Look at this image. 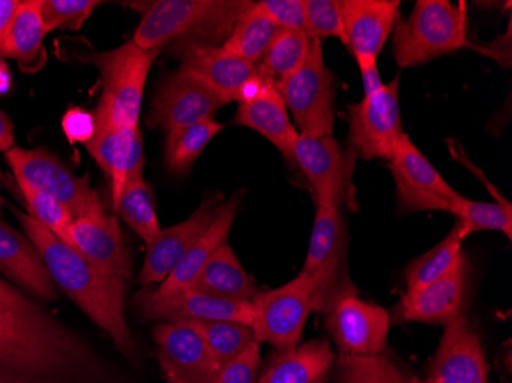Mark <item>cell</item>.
Returning <instances> with one entry per match:
<instances>
[{
  "label": "cell",
  "instance_id": "6da1fadb",
  "mask_svg": "<svg viewBox=\"0 0 512 383\" xmlns=\"http://www.w3.org/2000/svg\"><path fill=\"white\" fill-rule=\"evenodd\" d=\"M0 383H126L82 336L40 307L0 302Z\"/></svg>",
  "mask_w": 512,
  "mask_h": 383
},
{
  "label": "cell",
  "instance_id": "7a4b0ae2",
  "mask_svg": "<svg viewBox=\"0 0 512 383\" xmlns=\"http://www.w3.org/2000/svg\"><path fill=\"white\" fill-rule=\"evenodd\" d=\"M27 238L42 256L54 284L80 310L111 336L125 356L135 354V342L125 315L126 281L103 273L73 247L66 246L28 213L13 209Z\"/></svg>",
  "mask_w": 512,
  "mask_h": 383
},
{
  "label": "cell",
  "instance_id": "3957f363",
  "mask_svg": "<svg viewBox=\"0 0 512 383\" xmlns=\"http://www.w3.org/2000/svg\"><path fill=\"white\" fill-rule=\"evenodd\" d=\"M253 2L246 0H158L145 5L132 42L161 50L181 40L223 45Z\"/></svg>",
  "mask_w": 512,
  "mask_h": 383
},
{
  "label": "cell",
  "instance_id": "277c9868",
  "mask_svg": "<svg viewBox=\"0 0 512 383\" xmlns=\"http://www.w3.org/2000/svg\"><path fill=\"white\" fill-rule=\"evenodd\" d=\"M158 54L160 50H142L131 40L115 50L92 56L103 86L94 112L97 132L138 126L146 80Z\"/></svg>",
  "mask_w": 512,
  "mask_h": 383
},
{
  "label": "cell",
  "instance_id": "5b68a950",
  "mask_svg": "<svg viewBox=\"0 0 512 383\" xmlns=\"http://www.w3.org/2000/svg\"><path fill=\"white\" fill-rule=\"evenodd\" d=\"M467 7L448 0H419L393 30L394 59L401 68L421 66L468 45Z\"/></svg>",
  "mask_w": 512,
  "mask_h": 383
},
{
  "label": "cell",
  "instance_id": "8992f818",
  "mask_svg": "<svg viewBox=\"0 0 512 383\" xmlns=\"http://www.w3.org/2000/svg\"><path fill=\"white\" fill-rule=\"evenodd\" d=\"M318 313L324 316L339 356H378L387 351L390 313L379 305L362 301L352 282L325 299Z\"/></svg>",
  "mask_w": 512,
  "mask_h": 383
},
{
  "label": "cell",
  "instance_id": "52a82bcc",
  "mask_svg": "<svg viewBox=\"0 0 512 383\" xmlns=\"http://www.w3.org/2000/svg\"><path fill=\"white\" fill-rule=\"evenodd\" d=\"M276 85L287 111L295 118L299 134L332 137L335 128V79L325 65L321 40H313L312 50L304 63Z\"/></svg>",
  "mask_w": 512,
  "mask_h": 383
},
{
  "label": "cell",
  "instance_id": "ba28073f",
  "mask_svg": "<svg viewBox=\"0 0 512 383\" xmlns=\"http://www.w3.org/2000/svg\"><path fill=\"white\" fill-rule=\"evenodd\" d=\"M17 181L50 195L71 212L74 220L105 213L102 200L92 189L88 177H77L45 149L11 148L5 154Z\"/></svg>",
  "mask_w": 512,
  "mask_h": 383
},
{
  "label": "cell",
  "instance_id": "9c48e42d",
  "mask_svg": "<svg viewBox=\"0 0 512 383\" xmlns=\"http://www.w3.org/2000/svg\"><path fill=\"white\" fill-rule=\"evenodd\" d=\"M318 281L299 275L269 292L258 293L253 299L252 328L258 344H270L278 351L298 347L313 311Z\"/></svg>",
  "mask_w": 512,
  "mask_h": 383
},
{
  "label": "cell",
  "instance_id": "30bf717a",
  "mask_svg": "<svg viewBox=\"0 0 512 383\" xmlns=\"http://www.w3.org/2000/svg\"><path fill=\"white\" fill-rule=\"evenodd\" d=\"M230 103L220 91L184 69H178L158 89L149 112L151 128L166 132V140L195 123L212 118Z\"/></svg>",
  "mask_w": 512,
  "mask_h": 383
},
{
  "label": "cell",
  "instance_id": "8fae6325",
  "mask_svg": "<svg viewBox=\"0 0 512 383\" xmlns=\"http://www.w3.org/2000/svg\"><path fill=\"white\" fill-rule=\"evenodd\" d=\"M390 171L402 212L439 210L450 213L454 200L460 195L414 146L408 134L402 135L394 148Z\"/></svg>",
  "mask_w": 512,
  "mask_h": 383
},
{
  "label": "cell",
  "instance_id": "7c38bea8",
  "mask_svg": "<svg viewBox=\"0 0 512 383\" xmlns=\"http://www.w3.org/2000/svg\"><path fill=\"white\" fill-rule=\"evenodd\" d=\"M401 77L382 86L375 95L348 106L350 143L365 160H390L402 135L399 85Z\"/></svg>",
  "mask_w": 512,
  "mask_h": 383
},
{
  "label": "cell",
  "instance_id": "4fadbf2b",
  "mask_svg": "<svg viewBox=\"0 0 512 383\" xmlns=\"http://www.w3.org/2000/svg\"><path fill=\"white\" fill-rule=\"evenodd\" d=\"M301 276L318 281L313 311H318L325 299L350 282L345 270V233L338 204H316L309 252Z\"/></svg>",
  "mask_w": 512,
  "mask_h": 383
},
{
  "label": "cell",
  "instance_id": "5bb4252c",
  "mask_svg": "<svg viewBox=\"0 0 512 383\" xmlns=\"http://www.w3.org/2000/svg\"><path fill=\"white\" fill-rule=\"evenodd\" d=\"M154 341L166 382L211 383L217 374V364L194 322H160Z\"/></svg>",
  "mask_w": 512,
  "mask_h": 383
},
{
  "label": "cell",
  "instance_id": "9a60e30c",
  "mask_svg": "<svg viewBox=\"0 0 512 383\" xmlns=\"http://www.w3.org/2000/svg\"><path fill=\"white\" fill-rule=\"evenodd\" d=\"M467 256L457 258L450 272L431 282L413 295L402 296L393 310V324L419 322V324L447 325L462 313L467 292Z\"/></svg>",
  "mask_w": 512,
  "mask_h": 383
},
{
  "label": "cell",
  "instance_id": "2e32d148",
  "mask_svg": "<svg viewBox=\"0 0 512 383\" xmlns=\"http://www.w3.org/2000/svg\"><path fill=\"white\" fill-rule=\"evenodd\" d=\"M223 195L215 194L201 203L188 220L169 229L160 230L157 238L148 246L138 282L143 287L161 284L169 273L177 267L178 262L191 250L203 233L209 229L217 217Z\"/></svg>",
  "mask_w": 512,
  "mask_h": 383
},
{
  "label": "cell",
  "instance_id": "e0dca14e",
  "mask_svg": "<svg viewBox=\"0 0 512 383\" xmlns=\"http://www.w3.org/2000/svg\"><path fill=\"white\" fill-rule=\"evenodd\" d=\"M488 365L479 334L470 327L467 315L460 313L445 325L436 354L431 359L430 383H486Z\"/></svg>",
  "mask_w": 512,
  "mask_h": 383
},
{
  "label": "cell",
  "instance_id": "ac0fdd59",
  "mask_svg": "<svg viewBox=\"0 0 512 383\" xmlns=\"http://www.w3.org/2000/svg\"><path fill=\"white\" fill-rule=\"evenodd\" d=\"M137 307L149 321H232L247 325L253 322L252 302L224 301L194 290L160 298L146 287L137 296Z\"/></svg>",
  "mask_w": 512,
  "mask_h": 383
},
{
  "label": "cell",
  "instance_id": "d6986e66",
  "mask_svg": "<svg viewBox=\"0 0 512 383\" xmlns=\"http://www.w3.org/2000/svg\"><path fill=\"white\" fill-rule=\"evenodd\" d=\"M293 161L306 175L316 204H341L350 180L352 161L344 157L333 135L309 137L299 134Z\"/></svg>",
  "mask_w": 512,
  "mask_h": 383
},
{
  "label": "cell",
  "instance_id": "ffe728a7",
  "mask_svg": "<svg viewBox=\"0 0 512 383\" xmlns=\"http://www.w3.org/2000/svg\"><path fill=\"white\" fill-rule=\"evenodd\" d=\"M172 54L180 69L214 86L229 102H235L241 86L258 73V65L232 56L221 45L181 40L172 45Z\"/></svg>",
  "mask_w": 512,
  "mask_h": 383
},
{
  "label": "cell",
  "instance_id": "44dd1931",
  "mask_svg": "<svg viewBox=\"0 0 512 383\" xmlns=\"http://www.w3.org/2000/svg\"><path fill=\"white\" fill-rule=\"evenodd\" d=\"M69 235L71 247L82 253L92 266L125 281L131 278V256L115 215L105 212L94 217L77 218Z\"/></svg>",
  "mask_w": 512,
  "mask_h": 383
},
{
  "label": "cell",
  "instance_id": "7402d4cb",
  "mask_svg": "<svg viewBox=\"0 0 512 383\" xmlns=\"http://www.w3.org/2000/svg\"><path fill=\"white\" fill-rule=\"evenodd\" d=\"M85 148L108 177L111 203L115 210L126 183L132 178L143 177L145 149L142 132L138 126L96 132Z\"/></svg>",
  "mask_w": 512,
  "mask_h": 383
},
{
  "label": "cell",
  "instance_id": "603a6c76",
  "mask_svg": "<svg viewBox=\"0 0 512 383\" xmlns=\"http://www.w3.org/2000/svg\"><path fill=\"white\" fill-rule=\"evenodd\" d=\"M344 22L345 45L353 56L378 59L396 23L399 0H339Z\"/></svg>",
  "mask_w": 512,
  "mask_h": 383
},
{
  "label": "cell",
  "instance_id": "cb8c5ba5",
  "mask_svg": "<svg viewBox=\"0 0 512 383\" xmlns=\"http://www.w3.org/2000/svg\"><path fill=\"white\" fill-rule=\"evenodd\" d=\"M234 123L263 135L287 160H293L299 132L290 122L289 111L275 80L266 77L260 94L250 102L240 103Z\"/></svg>",
  "mask_w": 512,
  "mask_h": 383
},
{
  "label": "cell",
  "instance_id": "d4e9b609",
  "mask_svg": "<svg viewBox=\"0 0 512 383\" xmlns=\"http://www.w3.org/2000/svg\"><path fill=\"white\" fill-rule=\"evenodd\" d=\"M0 272L43 301H56V284L30 239L0 221Z\"/></svg>",
  "mask_w": 512,
  "mask_h": 383
},
{
  "label": "cell",
  "instance_id": "484cf974",
  "mask_svg": "<svg viewBox=\"0 0 512 383\" xmlns=\"http://www.w3.org/2000/svg\"><path fill=\"white\" fill-rule=\"evenodd\" d=\"M241 195L243 194L235 195L234 198H230L229 201L221 204L217 217L212 221L209 229L183 256L177 267L169 273L168 278L161 282L160 287L151 289L155 296L165 298V296L175 295V293L188 290L194 284L207 261L214 255L215 250L227 243V236H229L230 229L234 226L238 209H240Z\"/></svg>",
  "mask_w": 512,
  "mask_h": 383
},
{
  "label": "cell",
  "instance_id": "4316f807",
  "mask_svg": "<svg viewBox=\"0 0 512 383\" xmlns=\"http://www.w3.org/2000/svg\"><path fill=\"white\" fill-rule=\"evenodd\" d=\"M335 365L329 341H310L273 354L258 383H327Z\"/></svg>",
  "mask_w": 512,
  "mask_h": 383
},
{
  "label": "cell",
  "instance_id": "83f0119b",
  "mask_svg": "<svg viewBox=\"0 0 512 383\" xmlns=\"http://www.w3.org/2000/svg\"><path fill=\"white\" fill-rule=\"evenodd\" d=\"M188 290L230 302H253L260 293L229 243L215 250Z\"/></svg>",
  "mask_w": 512,
  "mask_h": 383
},
{
  "label": "cell",
  "instance_id": "f1b7e54d",
  "mask_svg": "<svg viewBox=\"0 0 512 383\" xmlns=\"http://www.w3.org/2000/svg\"><path fill=\"white\" fill-rule=\"evenodd\" d=\"M50 33L42 17V0L19 2L7 36L0 46V59H14L23 65L36 63L43 53V39Z\"/></svg>",
  "mask_w": 512,
  "mask_h": 383
},
{
  "label": "cell",
  "instance_id": "f546056e",
  "mask_svg": "<svg viewBox=\"0 0 512 383\" xmlns=\"http://www.w3.org/2000/svg\"><path fill=\"white\" fill-rule=\"evenodd\" d=\"M278 27L269 14L253 2L246 13L238 19L234 31L223 43V50L238 59L258 65L270 42L275 37Z\"/></svg>",
  "mask_w": 512,
  "mask_h": 383
},
{
  "label": "cell",
  "instance_id": "4dcf8cb0",
  "mask_svg": "<svg viewBox=\"0 0 512 383\" xmlns=\"http://www.w3.org/2000/svg\"><path fill=\"white\" fill-rule=\"evenodd\" d=\"M114 213H119L126 226L142 239L146 247L160 233L154 192L145 177H135L126 183Z\"/></svg>",
  "mask_w": 512,
  "mask_h": 383
},
{
  "label": "cell",
  "instance_id": "1f68e13d",
  "mask_svg": "<svg viewBox=\"0 0 512 383\" xmlns=\"http://www.w3.org/2000/svg\"><path fill=\"white\" fill-rule=\"evenodd\" d=\"M313 40L315 37L306 31L278 28L263 59L258 63V69L276 83L281 82L304 63L312 50Z\"/></svg>",
  "mask_w": 512,
  "mask_h": 383
},
{
  "label": "cell",
  "instance_id": "d6a6232c",
  "mask_svg": "<svg viewBox=\"0 0 512 383\" xmlns=\"http://www.w3.org/2000/svg\"><path fill=\"white\" fill-rule=\"evenodd\" d=\"M462 243L459 224L456 223L451 232L445 236L444 241H440L425 255L414 259L405 270L404 278L407 282L405 295H413V293L425 289L431 282L437 281L445 273L450 272L451 267L456 264L457 258L462 255Z\"/></svg>",
  "mask_w": 512,
  "mask_h": 383
},
{
  "label": "cell",
  "instance_id": "836d02e7",
  "mask_svg": "<svg viewBox=\"0 0 512 383\" xmlns=\"http://www.w3.org/2000/svg\"><path fill=\"white\" fill-rule=\"evenodd\" d=\"M451 215L457 218L460 236L467 239L471 233L482 230H496L512 238V206L511 203H485L459 197L454 200L450 209Z\"/></svg>",
  "mask_w": 512,
  "mask_h": 383
},
{
  "label": "cell",
  "instance_id": "e575fe53",
  "mask_svg": "<svg viewBox=\"0 0 512 383\" xmlns=\"http://www.w3.org/2000/svg\"><path fill=\"white\" fill-rule=\"evenodd\" d=\"M333 383H410V374L388 351L378 356H339Z\"/></svg>",
  "mask_w": 512,
  "mask_h": 383
},
{
  "label": "cell",
  "instance_id": "d590c367",
  "mask_svg": "<svg viewBox=\"0 0 512 383\" xmlns=\"http://www.w3.org/2000/svg\"><path fill=\"white\" fill-rule=\"evenodd\" d=\"M223 131V125L214 118H206L189 128L183 129L166 140V166L172 174H186L200 157L206 146Z\"/></svg>",
  "mask_w": 512,
  "mask_h": 383
},
{
  "label": "cell",
  "instance_id": "8d00e7d4",
  "mask_svg": "<svg viewBox=\"0 0 512 383\" xmlns=\"http://www.w3.org/2000/svg\"><path fill=\"white\" fill-rule=\"evenodd\" d=\"M200 330L218 370L255 344L252 325L232 321H192Z\"/></svg>",
  "mask_w": 512,
  "mask_h": 383
},
{
  "label": "cell",
  "instance_id": "74e56055",
  "mask_svg": "<svg viewBox=\"0 0 512 383\" xmlns=\"http://www.w3.org/2000/svg\"><path fill=\"white\" fill-rule=\"evenodd\" d=\"M17 181V180H16ZM20 192L25 198L28 215L37 223L42 224L45 229L50 230L54 236L71 247V226L74 223V217L68 209L59 201L54 200L50 195L43 194L40 190L34 189L25 181H17Z\"/></svg>",
  "mask_w": 512,
  "mask_h": 383
},
{
  "label": "cell",
  "instance_id": "f35d334b",
  "mask_svg": "<svg viewBox=\"0 0 512 383\" xmlns=\"http://www.w3.org/2000/svg\"><path fill=\"white\" fill-rule=\"evenodd\" d=\"M97 0H42V17L48 31H79L99 7Z\"/></svg>",
  "mask_w": 512,
  "mask_h": 383
},
{
  "label": "cell",
  "instance_id": "ab89813d",
  "mask_svg": "<svg viewBox=\"0 0 512 383\" xmlns=\"http://www.w3.org/2000/svg\"><path fill=\"white\" fill-rule=\"evenodd\" d=\"M306 27L315 39L336 37L345 45L344 22L339 0H304Z\"/></svg>",
  "mask_w": 512,
  "mask_h": 383
},
{
  "label": "cell",
  "instance_id": "60d3db41",
  "mask_svg": "<svg viewBox=\"0 0 512 383\" xmlns=\"http://www.w3.org/2000/svg\"><path fill=\"white\" fill-rule=\"evenodd\" d=\"M260 365V344L255 342L244 353L235 357L234 361L223 365L211 383H258Z\"/></svg>",
  "mask_w": 512,
  "mask_h": 383
},
{
  "label": "cell",
  "instance_id": "b9f144b4",
  "mask_svg": "<svg viewBox=\"0 0 512 383\" xmlns=\"http://www.w3.org/2000/svg\"><path fill=\"white\" fill-rule=\"evenodd\" d=\"M258 5L269 14L276 27L309 33L304 0H261Z\"/></svg>",
  "mask_w": 512,
  "mask_h": 383
},
{
  "label": "cell",
  "instance_id": "7bdbcfd3",
  "mask_svg": "<svg viewBox=\"0 0 512 383\" xmlns=\"http://www.w3.org/2000/svg\"><path fill=\"white\" fill-rule=\"evenodd\" d=\"M62 131L69 143L86 145L97 132L96 118L83 108H69L62 117Z\"/></svg>",
  "mask_w": 512,
  "mask_h": 383
},
{
  "label": "cell",
  "instance_id": "ee69618b",
  "mask_svg": "<svg viewBox=\"0 0 512 383\" xmlns=\"http://www.w3.org/2000/svg\"><path fill=\"white\" fill-rule=\"evenodd\" d=\"M467 46L471 50L479 51L483 56L493 57L505 68H511V20H509L505 36H500L499 39L486 43V45H471V43H468Z\"/></svg>",
  "mask_w": 512,
  "mask_h": 383
},
{
  "label": "cell",
  "instance_id": "f6af8a7d",
  "mask_svg": "<svg viewBox=\"0 0 512 383\" xmlns=\"http://www.w3.org/2000/svg\"><path fill=\"white\" fill-rule=\"evenodd\" d=\"M358 63L359 71H361L362 85H364L365 97L375 95L381 91L382 83L381 74L378 69V59L370 56H353Z\"/></svg>",
  "mask_w": 512,
  "mask_h": 383
},
{
  "label": "cell",
  "instance_id": "bcb514c9",
  "mask_svg": "<svg viewBox=\"0 0 512 383\" xmlns=\"http://www.w3.org/2000/svg\"><path fill=\"white\" fill-rule=\"evenodd\" d=\"M17 7H19V0H0V46L4 43Z\"/></svg>",
  "mask_w": 512,
  "mask_h": 383
},
{
  "label": "cell",
  "instance_id": "7dc6e473",
  "mask_svg": "<svg viewBox=\"0 0 512 383\" xmlns=\"http://www.w3.org/2000/svg\"><path fill=\"white\" fill-rule=\"evenodd\" d=\"M0 302L7 305H28L33 299H28L20 290L14 289L13 285L0 278Z\"/></svg>",
  "mask_w": 512,
  "mask_h": 383
},
{
  "label": "cell",
  "instance_id": "c3c4849f",
  "mask_svg": "<svg viewBox=\"0 0 512 383\" xmlns=\"http://www.w3.org/2000/svg\"><path fill=\"white\" fill-rule=\"evenodd\" d=\"M14 126L8 115L4 111H0V152L7 154L11 148H14Z\"/></svg>",
  "mask_w": 512,
  "mask_h": 383
},
{
  "label": "cell",
  "instance_id": "681fc988",
  "mask_svg": "<svg viewBox=\"0 0 512 383\" xmlns=\"http://www.w3.org/2000/svg\"><path fill=\"white\" fill-rule=\"evenodd\" d=\"M11 88V71L4 59H0V95L7 94Z\"/></svg>",
  "mask_w": 512,
  "mask_h": 383
},
{
  "label": "cell",
  "instance_id": "f907efd6",
  "mask_svg": "<svg viewBox=\"0 0 512 383\" xmlns=\"http://www.w3.org/2000/svg\"><path fill=\"white\" fill-rule=\"evenodd\" d=\"M410 383H430V382H428L427 379L422 380V379H417V377L410 376Z\"/></svg>",
  "mask_w": 512,
  "mask_h": 383
}]
</instances>
